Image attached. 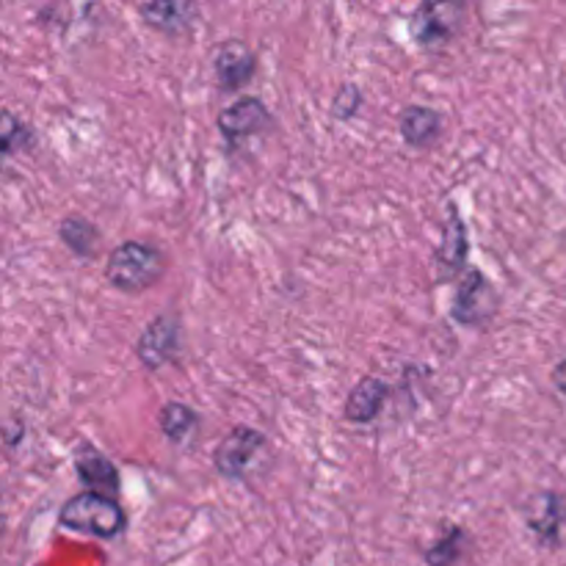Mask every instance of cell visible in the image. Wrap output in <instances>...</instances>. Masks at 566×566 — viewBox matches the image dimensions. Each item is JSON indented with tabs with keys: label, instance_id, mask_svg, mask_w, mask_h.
<instances>
[{
	"label": "cell",
	"instance_id": "1",
	"mask_svg": "<svg viewBox=\"0 0 566 566\" xmlns=\"http://www.w3.org/2000/svg\"><path fill=\"white\" fill-rule=\"evenodd\" d=\"M59 523L75 534L97 536V539H114L125 531L127 514L116 503V497L97 495V492H81L61 506Z\"/></svg>",
	"mask_w": 566,
	"mask_h": 566
},
{
	"label": "cell",
	"instance_id": "2",
	"mask_svg": "<svg viewBox=\"0 0 566 566\" xmlns=\"http://www.w3.org/2000/svg\"><path fill=\"white\" fill-rule=\"evenodd\" d=\"M164 276V254L142 241H125L108 254L105 280L122 293H144Z\"/></svg>",
	"mask_w": 566,
	"mask_h": 566
},
{
	"label": "cell",
	"instance_id": "3",
	"mask_svg": "<svg viewBox=\"0 0 566 566\" xmlns=\"http://www.w3.org/2000/svg\"><path fill=\"white\" fill-rule=\"evenodd\" d=\"M497 310V291L479 269H470L453 293L451 315L462 326H484Z\"/></svg>",
	"mask_w": 566,
	"mask_h": 566
},
{
	"label": "cell",
	"instance_id": "4",
	"mask_svg": "<svg viewBox=\"0 0 566 566\" xmlns=\"http://www.w3.org/2000/svg\"><path fill=\"white\" fill-rule=\"evenodd\" d=\"M265 448V437L260 431L247 429V426H238L230 434L224 437L219 448L213 451V464L224 479L230 481H243L247 479L249 468L254 464V459L260 457V451Z\"/></svg>",
	"mask_w": 566,
	"mask_h": 566
},
{
	"label": "cell",
	"instance_id": "5",
	"mask_svg": "<svg viewBox=\"0 0 566 566\" xmlns=\"http://www.w3.org/2000/svg\"><path fill=\"white\" fill-rule=\"evenodd\" d=\"M177 352H180V318L171 313H164L155 321H149L147 329L142 332L136 343L138 359L149 370H160L169 363H175Z\"/></svg>",
	"mask_w": 566,
	"mask_h": 566
},
{
	"label": "cell",
	"instance_id": "6",
	"mask_svg": "<svg viewBox=\"0 0 566 566\" xmlns=\"http://www.w3.org/2000/svg\"><path fill=\"white\" fill-rule=\"evenodd\" d=\"M464 9L459 3H423L412 17V36L420 48H446L459 31Z\"/></svg>",
	"mask_w": 566,
	"mask_h": 566
},
{
	"label": "cell",
	"instance_id": "7",
	"mask_svg": "<svg viewBox=\"0 0 566 566\" xmlns=\"http://www.w3.org/2000/svg\"><path fill=\"white\" fill-rule=\"evenodd\" d=\"M213 70L221 92H235V88H243L252 81L254 70H258V59H254V53L249 50L247 42L230 39V42H224L216 50Z\"/></svg>",
	"mask_w": 566,
	"mask_h": 566
},
{
	"label": "cell",
	"instance_id": "8",
	"mask_svg": "<svg viewBox=\"0 0 566 566\" xmlns=\"http://www.w3.org/2000/svg\"><path fill=\"white\" fill-rule=\"evenodd\" d=\"M271 125V114L260 97H241L230 108L221 111L219 133L227 144H235L247 136H258Z\"/></svg>",
	"mask_w": 566,
	"mask_h": 566
},
{
	"label": "cell",
	"instance_id": "9",
	"mask_svg": "<svg viewBox=\"0 0 566 566\" xmlns=\"http://www.w3.org/2000/svg\"><path fill=\"white\" fill-rule=\"evenodd\" d=\"M75 473L86 492H97V495L116 497L119 495V470L108 457L97 451L94 446L83 442L75 451Z\"/></svg>",
	"mask_w": 566,
	"mask_h": 566
},
{
	"label": "cell",
	"instance_id": "10",
	"mask_svg": "<svg viewBox=\"0 0 566 566\" xmlns=\"http://www.w3.org/2000/svg\"><path fill=\"white\" fill-rule=\"evenodd\" d=\"M468 227H464L462 216H459L457 205H448V221L442 227V247L437 252V265H440V280H453L462 274L464 263H468Z\"/></svg>",
	"mask_w": 566,
	"mask_h": 566
},
{
	"label": "cell",
	"instance_id": "11",
	"mask_svg": "<svg viewBox=\"0 0 566 566\" xmlns=\"http://www.w3.org/2000/svg\"><path fill=\"white\" fill-rule=\"evenodd\" d=\"M138 14L144 17L149 28L175 36V33H186L193 25L199 9L186 0H149V3L138 6Z\"/></svg>",
	"mask_w": 566,
	"mask_h": 566
},
{
	"label": "cell",
	"instance_id": "12",
	"mask_svg": "<svg viewBox=\"0 0 566 566\" xmlns=\"http://www.w3.org/2000/svg\"><path fill=\"white\" fill-rule=\"evenodd\" d=\"M398 130L409 147H431L442 133V114L429 105H407L398 116Z\"/></svg>",
	"mask_w": 566,
	"mask_h": 566
},
{
	"label": "cell",
	"instance_id": "13",
	"mask_svg": "<svg viewBox=\"0 0 566 566\" xmlns=\"http://www.w3.org/2000/svg\"><path fill=\"white\" fill-rule=\"evenodd\" d=\"M387 398H390V387L387 381L376 379V376H368V379L359 381L352 390L346 401V420L348 423L365 426L370 420H376V415L385 409Z\"/></svg>",
	"mask_w": 566,
	"mask_h": 566
},
{
	"label": "cell",
	"instance_id": "14",
	"mask_svg": "<svg viewBox=\"0 0 566 566\" xmlns=\"http://www.w3.org/2000/svg\"><path fill=\"white\" fill-rule=\"evenodd\" d=\"M59 238L70 252H75L77 258H94L99 247V230L92 221L81 219V216H70V219L61 221Z\"/></svg>",
	"mask_w": 566,
	"mask_h": 566
},
{
	"label": "cell",
	"instance_id": "15",
	"mask_svg": "<svg viewBox=\"0 0 566 566\" xmlns=\"http://www.w3.org/2000/svg\"><path fill=\"white\" fill-rule=\"evenodd\" d=\"M531 512H528V525L531 531H534L536 536H542V539H556L558 534V525H562V501H558L556 495H551V492H542V495H536L534 501H531Z\"/></svg>",
	"mask_w": 566,
	"mask_h": 566
},
{
	"label": "cell",
	"instance_id": "16",
	"mask_svg": "<svg viewBox=\"0 0 566 566\" xmlns=\"http://www.w3.org/2000/svg\"><path fill=\"white\" fill-rule=\"evenodd\" d=\"M158 420H160V431H164L175 446L186 442L188 434L199 426L197 412H193L191 407H186V403H177V401L166 403V407L160 409Z\"/></svg>",
	"mask_w": 566,
	"mask_h": 566
},
{
	"label": "cell",
	"instance_id": "17",
	"mask_svg": "<svg viewBox=\"0 0 566 566\" xmlns=\"http://www.w3.org/2000/svg\"><path fill=\"white\" fill-rule=\"evenodd\" d=\"M462 542H464V531L451 528L440 542H437V545L429 547L426 562H429V566H453L457 564V558L462 556Z\"/></svg>",
	"mask_w": 566,
	"mask_h": 566
},
{
	"label": "cell",
	"instance_id": "18",
	"mask_svg": "<svg viewBox=\"0 0 566 566\" xmlns=\"http://www.w3.org/2000/svg\"><path fill=\"white\" fill-rule=\"evenodd\" d=\"M359 105H363V92L357 86H352V83H346L343 88H337L335 99H332V116L340 122H348L357 116Z\"/></svg>",
	"mask_w": 566,
	"mask_h": 566
},
{
	"label": "cell",
	"instance_id": "19",
	"mask_svg": "<svg viewBox=\"0 0 566 566\" xmlns=\"http://www.w3.org/2000/svg\"><path fill=\"white\" fill-rule=\"evenodd\" d=\"M14 142H22L25 147H31L33 133L31 127L17 122L14 114H3V153L6 155H14Z\"/></svg>",
	"mask_w": 566,
	"mask_h": 566
},
{
	"label": "cell",
	"instance_id": "20",
	"mask_svg": "<svg viewBox=\"0 0 566 566\" xmlns=\"http://www.w3.org/2000/svg\"><path fill=\"white\" fill-rule=\"evenodd\" d=\"M553 385H556L558 392H564L566 396V359L564 363H558L556 370H553Z\"/></svg>",
	"mask_w": 566,
	"mask_h": 566
}]
</instances>
